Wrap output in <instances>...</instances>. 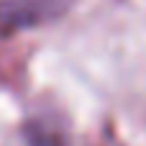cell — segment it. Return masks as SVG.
Wrapping results in <instances>:
<instances>
[{
    "label": "cell",
    "mask_w": 146,
    "mask_h": 146,
    "mask_svg": "<svg viewBox=\"0 0 146 146\" xmlns=\"http://www.w3.org/2000/svg\"><path fill=\"white\" fill-rule=\"evenodd\" d=\"M77 0H0V33H21L64 18Z\"/></svg>",
    "instance_id": "6da1fadb"
},
{
    "label": "cell",
    "mask_w": 146,
    "mask_h": 146,
    "mask_svg": "<svg viewBox=\"0 0 146 146\" xmlns=\"http://www.w3.org/2000/svg\"><path fill=\"white\" fill-rule=\"evenodd\" d=\"M21 144L23 146H72L69 123L59 110L38 108L28 113L21 123Z\"/></svg>",
    "instance_id": "7a4b0ae2"
}]
</instances>
